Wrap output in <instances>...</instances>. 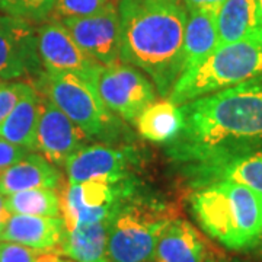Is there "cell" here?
Wrapping results in <instances>:
<instances>
[{
    "label": "cell",
    "instance_id": "obj_1",
    "mask_svg": "<svg viewBox=\"0 0 262 262\" xmlns=\"http://www.w3.org/2000/svg\"><path fill=\"white\" fill-rule=\"evenodd\" d=\"M184 127L169 156L189 165L262 149V73L182 103Z\"/></svg>",
    "mask_w": 262,
    "mask_h": 262
},
{
    "label": "cell",
    "instance_id": "obj_2",
    "mask_svg": "<svg viewBox=\"0 0 262 262\" xmlns=\"http://www.w3.org/2000/svg\"><path fill=\"white\" fill-rule=\"evenodd\" d=\"M120 61L149 76L168 98L184 73L188 12L184 0H118Z\"/></svg>",
    "mask_w": 262,
    "mask_h": 262
},
{
    "label": "cell",
    "instance_id": "obj_3",
    "mask_svg": "<svg viewBox=\"0 0 262 262\" xmlns=\"http://www.w3.org/2000/svg\"><path fill=\"white\" fill-rule=\"evenodd\" d=\"M191 208L201 229L234 252L256 249L262 236V195L251 188L220 181L196 188Z\"/></svg>",
    "mask_w": 262,
    "mask_h": 262
},
{
    "label": "cell",
    "instance_id": "obj_4",
    "mask_svg": "<svg viewBox=\"0 0 262 262\" xmlns=\"http://www.w3.org/2000/svg\"><path fill=\"white\" fill-rule=\"evenodd\" d=\"M262 73V41L248 39L219 46L195 67L182 73L168 99L177 105L252 79Z\"/></svg>",
    "mask_w": 262,
    "mask_h": 262
},
{
    "label": "cell",
    "instance_id": "obj_5",
    "mask_svg": "<svg viewBox=\"0 0 262 262\" xmlns=\"http://www.w3.org/2000/svg\"><path fill=\"white\" fill-rule=\"evenodd\" d=\"M177 219L172 207L150 196L133 194L114 217L106 259L110 262H151L163 227Z\"/></svg>",
    "mask_w": 262,
    "mask_h": 262
},
{
    "label": "cell",
    "instance_id": "obj_6",
    "mask_svg": "<svg viewBox=\"0 0 262 262\" xmlns=\"http://www.w3.org/2000/svg\"><path fill=\"white\" fill-rule=\"evenodd\" d=\"M32 84L89 139L110 140L117 136L118 120L105 106L94 82L72 73L44 72Z\"/></svg>",
    "mask_w": 262,
    "mask_h": 262
},
{
    "label": "cell",
    "instance_id": "obj_7",
    "mask_svg": "<svg viewBox=\"0 0 262 262\" xmlns=\"http://www.w3.org/2000/svg\"><path fill=\"white\" fill-rule=\"evenodd\" d=\"M136 194L134 179L95 178L69 184L60 196L64 229L75 225L113 222L124 201Z\"/></svg>",
    "mask_w": 262,
    "mask_h": 262
},
{
    "label": "cell",
    "instance_id": "obj_8",
    "mask_svg": "<svg viewBox=\"0 0 262 262\" xmlns=\"http://www.w3.org/2000/svg\"><path fill=\"white\" fill-rule=\"evenodd\" d=\"M95 86L105 106L120 118L136 122L140 113L156 101V88L137 67L125 63L103 66Z\"/></svg>",
    "mask_w": 262,
    "mask_h": 262
},
{
    "label": "cell",
    "instance_id": "obj_9",
    "mask_svg": "<svg viewBox=\"0 0 262 262\" xmlns=\"http://www.w3.org/2000/svg\"><path fill=\"white\" fill-rule=\"evenodd\" d=\"M37 47L44 72L72 73L95 83L103 66L76 44L63 22L54 19L37 28Z\"/></svg>",
    "mask_w": 262,
    "mask_h": 262
},
{
    "label": "cell",
    "instance_id": "obj_10",
    "mask_svg": "<svg viewBox=\"0 0 262 262\" xmlns=\"http://www.w3.org/2000/svg\"><path fill=\"white\" fill-rule=\"evenodd\" d=\"M44 73L38 54L37 29L31 22L0 12V79L15 80Z\"/></svg>",
    "mask_w": 262,
    "mask_h": 262
},
{
    "label": "cell",
    "instance_id": "obj_11",
    "mask_svg": "<svg viewBox=\"0 0 262 262\" xmlns=\"http://www.w3.org/2000/svg\"><path fill=\"white\" fill-rule=\"evenodd\" d=\"M61 22L76 44L99 64L120 63V15L115 2L94 15L63 19Z\"/></svg>",
    "mask_w": 262,
    "mask_h": 262
},
{
    "label": "cell",
    "instance_id": "obj_12",
    "mask_svg": "<svg viewBox=\"0 0 262 262\" xmlns=\"http://www.w3.org/2000/svg\"><path fill=\"white\" fill-rule=\"evenodd\" d=\"M140 158L137 150L128 146H84L66 160L67 182L79 184L95 178H127Z\"/></svg>",
    "mask_w": 262,
    "mask_h": 262
},
{
    "label": "cell",
    "instance_id": "obj_13",
    "mask_svg": "<svg viewBox=\"0 0 262 262\" xmlns=\"http://www.w3.org/2000/svg\"><path fill=\"white\" fill-rule=\"evenodd\" d=\"M89 137L61 110L42 96L41 114L37 127L38 150L54 165H64L75 151L82 149Z\"/></svg>",
    "mask_w": 262,
    "mask_h": 262
},
{
    "label": "cell",
    "instance_id": "obj_14",
    "mask_svg": "<svg viewBox=\"0 0 262 262\" xmlns=\"http://www.w3.org/2000/svg\"><path fill=\"white\" fill-rule=\"evenodd\" d=\"M188 173L194 188L227 181L251 188L262 195V149L189 165Z\"/></svg>",
    "mask_w": 262,
    "mask_h": 262
},
{
    "label": "cell",
    "instance_id": "obj_15",
    "mask_svg": "<svg viewBox=\"0 0 262 262\" xmlns=\"http://www.w3.org/2000/svg\"><path fill=\"white\" fill-rule=\"evenodd\" d=\"M204 237L184 219H173L160 232L151 262H215Z\"/></svg>",
    "mask_w": 262,
    "mask_h": 262
},
{
    "label": "cell",
    "instance_id": "obj_16",
    "mask_svg": "<svg viewBox=\"0 0 262 262\" xmlns=\"http://www.w3.org/2000/svg\"><path fill=\"white\" fill-rule=\"evenodd\" d=\"M63 234V217L12 214L0 234V242H15L35 251H50L60 245Z\"/></svg>",
    "mask_w": 262,
    "mask_h": 262
},
{
    "label": "cell",
    "instance_id": "obj_17",
    "mask_svg": "<svg viewBox=\"0 0 262 262\" xmlns=\"http://www.w3.org/2000/svg\"><path fill=\"white\" fill-rule=\"evenodd\" d=\"M63 184V175L41 153L29 151L28 155L0 172V194L5 196L37 188L57 189Z\"/></svg>",
    "mask_w": 262,
    "mask_h": 262
},
{
    "label": "cell",
    "instance_id": "obj_18",
    "mask_svg": "<svg viewBox=\"0 0 262 262\" xmlns=\"http://www.w3.org/2000/svg\"><path fill=\"white\" fill-rule=\"evenodd\" d=\"M219 46L258 39L262 41V22L258 0H226L215 16Z\"/></svg>",
    "mask_w": 262,
    "mask_h": 262
},
{
    "label": "cell",
    "instance_id": "obj_19",
    "mask_svg": "<svg viewBox=\"0 0 262 262\" xmlns=\"http://www.w3.org/2000/svg\"><path fill=\"white\" fill-rule=\"evenodd\" d=\"M41 102L42 95L34 84L29 83L12 113L0 124V137L16 146L35 151Z\"/></svg>",
    "mask_w": 262,
    "mask_h": 262
},
{
    "label": "cell",
    "instance_id": "obj_20",
    "mask_svg": "<svg viewBox=\"0 0 262 262\" xmlns=\"http://www.w3.org/2000/svg\"><path fill=\"white\" fill-rule=\"evenodd\" d=\"M113 222L75 225L64 229L57 252L73 262H96L106 258L108 234Z\"/></svg>",
    "mask_w": 262,
    "mask_h": 262
},
{
    "label": "cell",
    "instance_id": "obj_21",
    "mask_svg": "<svg viewBox=\"0 0 262 262\" xmlns=\"http://www.w3.org/2000/svg\"><path fill=\"white\" fill-rule=\"evenodd\" d=\"M215 16V13L207 10L188 12L182 50L184 73L204 61L219 47Z\"/></svg>",
    "mask_w": 262,
    "mask_h": 262
},
{
    "label": "cell",
    "instance_id": "obj_22",
    "mask_svg": "<svg viewBox=\"0 0 262 262\" xmlns=\"http://www.w3.org/2000/svg\"><path fill=\"white\" fill-rule=\"evenodd\" d=\"M136 127L141 137L155 143L173 141L184 127V114L181 106L172 101H155L146 106L136 120Z\"/></svg>",
    "mask_w": 262,
    "mask_h": 262
},
{
    "label": "cell",
    "instance_id": "obj_23",
    "mask_svg": "<svg viewBox=\"0 0 262 262\" xmlns=\"http://www.w3.org/2000/svg\"><path fill=\"white\" fill-rule=\"evenodd\" d=\"M6 206L10 214L60 217L61 201L56 189L37 188L15 192L6 196Z\"/></svg>",
    "mask_w": 262,
    "mask_h": 262
},
{
    "label": "cell",
    "instance_id": "obj_24",
    "mask_svg": "<svg viewBox=\"0 0 262 262\" xmlns=\"http://www.w3.org/2000/svg\"><path fill=\"white\" fill-rule=\"evenodd\" d=\"M56 0H0V12L28 22H42L51 16Z\"/></svg>",
    "mask_w": 262,
    "mask_h": 262
},
{
    "label": "cell",
    "instance_id": "obj_25",
    "mask_svg": "<svg viewBox=\"0 0 262 262\" xmlns=\"http://www.w3.org/2000/svg\"><path fill=\"white\" fill-rule=\"evenodd\" d=\"M113 0H56L53 16L58 20L84 18L103 9Z\"/></svg>",
    "mask_w": 262,
    "mask_h": 262
},
{
    "label": "cell",
    "instance_id": "obj_26",
    "mask_svg": "<svg viewBox=\"0 0 262 262\" xmlns=\"http://www.w3.org/2000/svg\"><path fill=\"white\" fill-rule=\"evenodd\" d=\"M29 86L28 82L2 80L0 79V124L8 118L20 96Z\"/></svg>",
    "mask_w": 262,
    "mask_h": 262
},
{
    "label": "cell",
    "instance_id": "obj_27",
    "mask_svg": "<svg viewBox=\"0 0 262 262\" xmlns=\"http://www.w3.org/2000/svg\"><path fill=\"white\" fill-rule=\"evenodd\" d=\"M38 251L15 244V242H0V262H35Z\"/></svg>",
    "mask_w": 262,
    "mask_h": 262
},
{
    "label": "cell",
    "instance_id": "obj_28",
    "mask_svg": "<svg viewBox=\"0 0 262 262\" xmlns=\"http://www.w3.org/2000/svg\"><path fill=\"white\" fill-rule=\"evenodd\" d=\"M29 151L31 150L16 146V144L0 137V172H3L5 169H8L20 159H24Z\"/></svg>",
    "mask_w": 262,
    "mask_h": 262
},
{
    "label": "cell",
    "instance_id": "obj_29",
    "mask_svg": "<svg viewBox=\"0 0 262 262\" xmlns=\"http://www.w3.org/2000/svg\"><path fill=\"white\" fill-rule=\"evenodd\" d=\"M226 0H184L187 12L192 10H207V12H213L217 15L219 9L222 8V5Z\"/></svg>",
    "mask_w": 262,
    "mask_h": 262
},
{
    "label": "cell",
    "instance_id": "obj_30",
    "mask_svg": "<svg viewBox=\"0 0 262 262\" xmlns=\"http://www.w3.org/2000/svg\"><path fill=\"white\" fill-rule=\"evenodd\" d=\"M10 211L8 210V206H6V196L3 194H0V234L3 232L5 226L8 223L10 217Z\"/></svg>",
    "mask_w": 262,
    "mask_h": 262
},
{
    "label": "cell",
    "instance_id": "obj_31",
    "mask_svg": "<svg viewBox=\"0 0 262 262\" xmlns=\"http://www.w3.org/2000/svg\"><path fill=\"white\" fill-rule=\"evenodd\" d=\"M258 255H259V258L262 259V236H261V241H259V245H258Z\"/></svg>",
    "mask_w": 262,
    "mask_h": 262
},
{
    "label": "cell",
    "instance_id": "obj_32",
    "mask_svg": "<svg viewBox=\"0 0 262 262\" xmlns=\"http://www.w3.org/2000/svg\"><path fill=\"white\" fill-rule=\"evenodd\" d=\"M217 262H244V261L236 259V258H230V259H220V261H217Z\"/></svg>",
    "mask_w": 262,
    "mask_h": 262
},
{
    "label": "cell",
    "instance_id": "obj_33",
    "mask_svg": "<svg viewBox=\"0 0 262 262\" xmlns=\"http://www.w3.org/2000/svg\"><path fill=\"white\" fill-rule=\"evenodd\" d=\"M259 2V15H261V22H262V0H258Z\"/></svg>",
    "mask_w": 262,
    "mask_h": 262
},
{
    "label": "cell",
    "instance_id": "obj_34",
    "mask_svg": "<svg viewBox=\"0 0 262 262\" xmlns=\"http://www.w3.org/2000/svg\"><path fill=\"white\" fill-rule=\"evenodd\" d=\"M96 262H110V261H108V259L105 258V259H101V261H96Z\"/></svg>",
    "mask_w": 262,
    "mask_h": 262
},
{
    "label": "cell",
    "instance_id": "obj_35",
    "mask_svg": "<svg viewBox=\"0 0 262 262\" xmlns=\"http://www.w3.org/2000/svg\"><path fill=\"white\" fill-rule=\"evenodd\" d=\"M215 262H217V261H215Z\"/></svg>",
    "mask_w": 262,
    "mask_h": 262
}]
</instances>
